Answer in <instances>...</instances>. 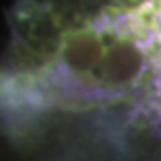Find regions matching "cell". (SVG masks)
<instances>
[{
  "mask_svg": "<svg viewBox=\"0 0 161 161\" xmlns=\"http://www.w3.org/2000/svg\"><path fill=\"white\" fill-rule=\"evenodd\" d=\"M149 142H161V0H16L0 152L128 161Z\"/></svg>",
  "mask_w": 161,
  "mask_h": 161,
  "instance_id": "obj_1",
  "label": "cell"
}]
</instances>
